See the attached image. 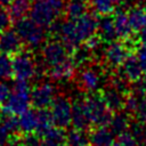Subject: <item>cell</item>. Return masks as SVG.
Here are the masks:
<instances>
[{"label":"cell","mask_w":146,"mask_h":146,"mask_svg":"<svg viewBox=\"0 0 146 146\" xmlns=\"http://www.w3.org/2000/svg\"><path fill=\"white\" fill-rule=\"evenodd\" d=\"M40 143L41 141L38 137V133H26L22 140V146H39Z\"/></svg>","instance_id":"obj_36"},{"label":"cell","mask_w":146,"mask_h":146,"mask_svg":"<svg viewBox=\"0 0 146 146\" xmlns=\"http://www.w3.org/2000/svg\"><path fill=\"white\" fill-rule=\"evenodd\" d=\"M115 0H91L94 11L100 16H108L115 10Z\"/></svg>","instance_id":"obj_28"},{"label":"cell","mask_w":146,"mask_h":146,"mask_svg":"<svg viewBox=\"0 0 146 146\" xmlns=\"http://www.w3.org/2000/svg\"><path fill=\"white\" fill-rule=\"evenodd\" d=\"M30 105H31L30 90L13 89L8 98L5 100V106L2 108V112L7 115L18 116L27 108H30Z\"/></svg>","instance_id":"obj_7"},{"label":"cell","mask_w":146,"mask_h":146,"mask_svg":"<svg viewBox=\"0 0 146 146\" xmlns=\"http://www.w3.org/2000/svg\"><path fill=\"white\" fill-rule=\"evenodd\" d=\"M83 103L91 124L96 127L108 125V122L112 117V112L107 108L100 95L92 92L83 98Z\"/></svg>","instance_id":"obj_4"},{"label":"cell","mask_w":146,"mask_h":146,"mask_svg":"<svg viewBox=\"0 0 146 146\" xmlns=\"http://www.w3.org/2000/svg\"><path fill=\"white\" fill-rule=\"evenodd\" d=\"M89 146H112L115 141V135L107 125L96 127L88 136Z\"/></svg>","instance_id":"obj_15"},{"label":"cell","mask_w":146,"mask_h":146,"mask_svg":"<svg viewBox=\"0 0 146 146\" xmlns=\"http://www.w3.org/2000/svg\"><path fill=\"white\" fill-rule=\"evenodd\" d=\"M141 84L144 86V88L146 89V71H144V73H143V75H141Z\"/></svg>","instance_id":"obj_42"},{"label":"cell","mask_w":146,"mask_h":146,"mask_svg":"<svg viewBox=\"0 0 146 146\" xmlns=\"http://www.w3.org/2000/svg\"><path fill=\"white\" fill-rule=\"evenodd\" d=\"M112 146H121V145H120L119 143H116V141H114V144H113Z\"/></svg>","instance_id":"obj_47"},{"label":"cell","mask_w":146,"mask_h":146,"mask_svg":"<svg viewBox=\"0 0 146 146\" xmlns=\"http://www.w3.org/2000/svg\"><path fill=\"white\" fill-rule=\"evenodd\" d=\"M115 141L119 143L121 146H137L138 145V143L136 141V139L133 138V136L131 135L129 130L117 135V139Z\"/></svg>","instance_id":"obj_33"},{"label":"cell","mask_w":146,"mask_h":146,"mask_svg":"<svg viewBox=\"0 0 146 146\" xmlns=\"http://www.w3.org/2000/svg\"><path fill=\"white\" fill-rule=\"evenodd\" d=\"M10 2H11V0H0V5L1 6H5V7L8 6Z\"/></svg>","instance_id":"obj_43"},{"label":"cell","mask_w":146,"mask_h":146,"mask_svg":"<svg viewBox=\"0 0 146 146\" xmlns=\"http://www.w3.org/2000/svg\"><path fill=\"white\" fill-rule=\"evenodd\" d=\"M18 129L23 133H34L36 130V111L27 108L17 117Z\"/></svg>","instance_id":"obj_19"},{"label":"cell","mask_w":146,"mask_h":146,"mask_svg":"<svg viewBox=\"0 0 146 146\" xmlns=\"http://www.w3.org/2000/svg\"><path fill=\"white\" fill-rule=\"evenodd\" d=\"M130 121L127 113H122L121 111L116 112L115 114H112V117L108 122V128L112 130L114 135H120L129 129Z\"/></svg>","instance_id":"obj_21"},{"label":"cell","mask_w":146,"mask_h":146,"mask_svg":"<svg viewBox=\"0 0 146 146\" xmlns=\"http://www.w3.org/2000/svg\"><path fill=\"white\" fill-rule=\"evenodd\" d=\"M14 30L19 35L23 43L32 49L39 48L46 40V32L42 26L38 25L31 18H19L15 22Z\"/></svg>","instance_id":"obj_3"},{"label":"cell","mask_w":146,"mask_h":146,"mask_svg":"<svg viewBox=\"0 0 146 146\" xmlns=\"http://www.w3.org/2000/svg\"><path fill=\"white\" fill-rule=\"evenodd\" d=\"M64 146H89V139L86 131L72 129L65 133Z\"/></svg>","instance_id":"obj_25"},{"label":"cell","mask_w":146,"mask_h":146,"mask_svg":"<svg viewBox=\"0 0 146 146\" xmlns=\"http://www.w3.org/2000/svg\"><path fill=\"white\" fill-rule=\"evenodd\" d=\"M10 87L5 82V80H0V104L5 103L10 94Z\"/></svg>","instance_id":"obj_38"},{"label":"cell","mask_w":146,"mask_h":146,"mask_svg":"<svg viewBox=\"0 0 146 146\" xmlns=\"http://www.w3.org/2000/svg\"><path fill=\"white\" fill-rule=\"evenodd\" d=\"M23 42L15 30L9 27L0 32V51L7 55H15L21 51Z\"/></svg>","instance_id":"obj_11"},{"label":"cell","mask_w":146,"mask_h":146,"mask_svg":"<svg viewBox=\"0 0 146 146\" xmlns=\"http://www.w3.org/2000/svg\"><path fill=\"white\" fill-rule=\"evenodd\" d=\"M122 78H124L130 83H138L144 73L136 55L128 54L123 63L121 64Z\"/></svg>","instance_id":"obj_12"},{"label":"cell","mask_w":146,"mask_h":146,"mask_svg":"<svg viewBox=\"0 0 146 146\" xmlns=\"http://www.w3.org/2000/svg\"><path fill=\"white\" fill-rule=\"evenodd\" d=\"M74 72H75V65L72 58H68L67 60L60 64L49 67L48 75L54 81H64V80H70L74 75Z\"/></svg>","instance_id":"obj_18"},{"label":"cell","mask_w":146,"mask_h":146,"mask_svg":"<svg viewBox=\"0 0 146 146\" xmlns=\"http://www.w3.org/2000/svg\"><path fill=\"white\" fill-rule=\"evenodd\" d=\"M30 1H34V2H35V1H38V0H30Z\"/></svg>","instance_id":"obj_49"},{"label":"cell","mask_w":146,"mask_h":146,"mask_svg":"<svg viewBox=\"0 0 146 146\" xmlns=\"http://www.w3.org/2000/svg\"><path fill=\"white\" fill-rule=\"evenodd\" d=\"M98 29V19L95 15L84 13L75 19H67L58 25V34L62 42L71 51L95 35Z\"/></svg>","instance_id":"obj_1"},{"label":"cell","mask_w":146,"mask_h":146,"mask_svg":"<svg viewBox=\"0 0 146 146\" xmlns=\"http://www.w3.org/2000/svg\"><path fill=\"white\" fill-rule=\"evenodd\" d=\"M100 96H102L105 105L107 106V108L111 112H119L123 108L125 97L123 95V91L116 89L115 87L110 86V87L105 88Z\"/></svg>","instance_id":"obj_14"},{"label":"cell","mask_w":146,"mask_h":146,"mask_svg":"<svg viewBox=\"0 0 146 146\" xmlns=\"http://www.w3.org/2000/svg\"><path fill=\"white\" fill-rule=\"evenodd\" d=\"M128 130L131 132V135L133 136V138L136 139L138 144L146 141V124L139 121L136 123H130Z\"/></svg>","instance_id":"obj_30"},{"label":"cell","mask_w":146,"mask_h":146,"mask_svg":"<svg viewBox=\"0 0 146 146\" xmlns=\"http://www.w3.org/2000/svg\"><path fill=\"white\" fill-rule=\"evenodd\" d=\"M68 49L66 46L58 40H52L47 42L42 48V58L48 67L60 64L70 58Z\"/></svg>","instance_id":"obj_8"},{"label":"cell","mask_w":146,"mask_h":146,"mask_svg":"<svg viewBox=\"0 0 146 146\" xmlns=\"http://www.w3.org/2000/svg\"><path fill=\"white\" fill-rule=\"evenodd\" d=\"M128 0H115V2L116 3H125Z\"/></svg>","instance_id":"obj_44"},{"label":"cell","mask_w":146,"mask_h":146,"mask_svg":"<svg viewBox=\"0 0 146 146\" xmlns=\"http://www.w3.org/2000/svg\"><path fill=\"white\" fill-rule=\"evenodd\" d=\"M2 146H21L19 144H18V141H16V140H8L5 145H2Z\"/></svg>","instance_id":"obj_41"},{"label":"cell","mask_w":146,"mask_h":146,"mask_svg":"<svg viewBox=\"0 0 146 146\" xmlns=\"http://www.w3.org/2000/svg\"><path fill=\"white\" fill-rule=\"evenodd\" d=\"M90 55H91V51L86 46L80 47V48L76 47L74 49V52H73V56H72V60H73L75 66L76 65H82V64L88 62Z\"/></svg>","instance_id":"obj_31"},{"label":"cell","mask_w":146,"mask_h":146,"mask_svg":"<svg viewBox=\"0 0 146 146\" xmlns=\"http://www.w3.org/2000/svg\"><path fill=\"white\" fill-rule=\"evenodd\" d=\"M133 115L137 117V120L139 122L146 124V94H144L139 97V100H138V104H137Z\"/></svg>","instance_id":"obj_32"},{"label":"cell","mask_w":146,"mask_h":146,"mask_svg":"<svg viewBox=\"0 0 146 146\" xmlns=\"http://www.w3.org/2000/svg\"><path fill=\"white\" fill-rule=\"evenodd\" d=\"M21 146H22V145H21Z\"/></svg>","instance_id":"obj_51"},{"label":"cell","mask_w":146,"mask_h":146,"mask_svg":"<svg viewBox=\"0 0 146 146\" xmlns=\"http://www.w3.org/2000/svg\"><path fill=\"white\" fill-rule=\"evenodd\" d=\"M83 1H89V0H83Z\"/></svg>","instance_id":"obj_50"},{"label":"cell","mask_w":146,"mask_h":146,"mask_svg":"<svg viewBox=\"0 0 146 146\" xmlns=\"http://www.w3.org/2000/svg\"><path fill=\"white\" fill-rule=\"evenodd\" d=\"M43 141L50 146H64L65 144V131L63 128L52 125L43 135Z\"/></svg>","instance_id":"obj_24"},{"label":"cell","mask_w":146,"mask_h":146,"mask_svg":"<svg viewBox=\"0 0 146 146\" xmlns=\"http://www.w3.org/2000/svg\"><path fill=\"white\" fill-rule=\"evenodd\" d=\"M112 19H113L116 38L121 40H128L132 34V30L128 19V13H125L124 10H116Z\"/></svg>","instance_id":"obj_17"},{"label":"cell","mask_w":146,"mask_h":146,"mask_svg":"<svg viewBox=\"0 0 146 146\" xmlns=\"http://www.w3.org/2000/svg\"><path fill=\"white\" fill-rule=\"evenodd\" d=\"M11 23V17L8 13V10L5 8V6L0 5V32L8 29Z\"/></svg>","instance_id":"obj_35"},{"label":"cell","mask_w":146,"mask_h":146,"mask_svg":"<svg viewBox=\"0 0 146 146\" xmlns=\"http://www.w3.org/2000/svg\"><path fill=\"white\" fill-rule=\"evenodd\" d=\"M136 57H137L143 71H146V46H140L137 49Z\"/></svg>","instance_id":"obj_37"},{"label":"cell","mask_w":146,"mask_h":146,"mask_svg":"<svg viewBox=\"0 0 146 146\" xmlns=\"http://www.w3.org/2000/svg\"><path fill=\"white\" fill-rule=\"evenodd\" d=\"M137 146H146V141H144V143H141V144H138Z\"/></svg>","instance_id":"obj_46"},{"label":"cell","mask_w":146,"mask_h":146,"mask_svg":"<svg viewBox=\"0 0 146 146\" xmlns=\"http://www.w3.org/2000/svg\"><path fill=\"white\" fill-rule=\"evenodd\" d=\"M97 31L99 32V38L104 41L111 42L115 40L116 33L113 24V19L108 16H103L102 19H98V29Z\"/></svg>","instance_id":"obj_22"},{"label":"cell","mask_w":146,"mask_h":146,"mask_svg":"<svg viewBox=\"0 0 146 146\" xmlns=\"http://www.w3.org/2000/svg\"><path fill=\"white\" fill-rule=\"evenodd\" d=\"M71 124L74 129L82 130V131H87L89 129V127L91 125L83 99H78L72 104Z\"/></svg>","instance_id":"obj_13"},{"label":"cell","mask_w":146,"mask_h":146,"mask_svg":"<svg viewBox=\"0 0 146 146\" xmlns=\"http://www.w3.org/2000/svg\"><path fill=\"white\" fill-rule=\"evenodd\" d=\"M1 123L9 130V132H10L11 135L15 133V132H17V131H19L17 117H16L15 115H8L7 117H5V119L1 121Z\"/></svg>","instance_id":"obj_34"},{"label":"cell","mask_w":146,"mask_h":146,"mask_svg":"<svg viewBox=\"0 0 146 146\" xmlns=\"http://www.w3.org/2000/svg\"><path fill=\"white\" fill-rule=\"evenodd\" d=\"M139 40H140L141 46H146V27H145V29H143V30L140 31Z\"/></svg>","instance_id":"obj_40"},{"label":"cell","mask_w":146,"mask_h":146,"mask_svg":"<svg viewBox=\"0 0 146 146\" xmlns=\"http://www.w3.org/2000/svg\"><path fill=\"white\" fill-rule=\"evenodd\" d=\"M10 132H9V130L0 122V146H2V145H5L9 139H10Z\"/></svg>","instance_id":"obj_39"},{"label":"cell","mask_w":146,"mask_h":146,"mask_svg":"<svg viewBox=\"0 0 146 146\" xmlns=\"http://www.w3.org/2000/svg\"><path fill=\"white\" fill-rule=\"evenodd\" d=\"M39 146H50V145H48L47 143H44V141H43V143H40V144H39Z\"/></svg>","instance_id":"obj_45"},{"label":"cell","mask_w":146,"mask_h":146,"mask_svg":"<svg viewBox=\"0 0 146 146\" xmlns=\"http://www.w3.org/2000/svg\"><path fill=\"white\" fill-rule=\"evenodd\" d=\"M80 83L84 90L95 92L102 86V75L97 70L86 67L80 72Z\"/></svg>","instance_id":"obj_16"},{"label":"cell","mask_w":146,"mask_h":146,"mask_svg":"<svg viewBox=\"0 0 146 146\" xmlns=\"http://www.w3.org/2000/svg\"><path fill=\"white\" fill-rule=\"evenodd\" d=\"M13 76L10 55L0 51V80H8Z\"/></svg>","instance_id":"obj_29"},{"label":"cell","mask_w":146,"mask_h":146,"mask_svg":"<svg viewBox=\"0 0 146 146\" xmlns=\"http://www.w3.org/2000/svg\"><path fill=\"white\" fill-rule=\"evenodd\" d=\"M57 96L56 87L50 82H41L30 92L31 103L35 108H47Z\"/></svg>","instance_id":"obj_9"},{"label":"cell","mask_w":146,"mask_h":146,"mask_svg":"<svg viewBox=\"0 0 146 146\" xmlns=\"http://www.w3.org/2000/svg\"><path fill=\"white\" fill-rule=\"evenodd\" d=\"M50 115L54 122V125L59 128H67L71 125L72 117V103L65 96H56L54 102L51 103Z\"/></svg>","instance_id":"obj_6"},{"label":"cell","mask_w":146,"mask_h":146,"mask_svg":"<svg viewBox=\"0 0 146 146\" xmlns=\"http://www.w3.org/2000/svg\"><path fill=\"white\" fill-rule=\"evenodd\" d=\"M64 0H38L31 6L30 18L43 29L49 27L58 21L64 13Z\"/></svg>","instance_id":"obj_2"},{"label":"cell","mask_w":146,"mask_h":146,"mask_svg":"<svg viewBox=\"0 0 146 146\" xmlns=\"http://www.w3.org/2000/svg\"><path fill=\"white\" fill-rule=\"evenodd\" d=\"M64 13L67 19H75L87 13V5L83 0H70L65 3Z\"/></svg>","instance_id":"obj_26"},{"label":"cell","mask_w":146,"mask_h":146,"mask_svg":"<svg viewBox=\"0 0 146 146\" xmlns=\"http://www.w3.org/2000/svg\"><path fill=\"white\" fill-rule=\"evenodd\" d=\"M1 112H2V108H1V106H0V113H1Z\"/></svg>","instance_id":"obj_48"},{"label":"cell","mask_w":146,"mask_h":146,"mask_svg":"<svg viewBox=\"0 0 146 146\" xmlns=\"http://www.w3.org/2000/svg\"><path fill=\"white\" fill-rule=\"evenodd\" d=\"M128 19L132 32H140L146 27V8L135 7L128 13Z\"/></svg>","instance_id":"obj_20"},{"label":"cell","mask_w":146,"mask_h":146,"mask_svg":"<svg viewBox=\"0 0 146 146\" xmlns=\"http://www.w3.org/2000/svg\"><path fill=\"white\" fill-rule=\"evenodd\" d=\"M13 76L15 80L30 81L36 74V64L33 56L27 51H18L11 58Z\"/></svg>","instance_id":"obj_5"},{"label":"cell","mask_w":146,"mask_h":146,"mask_svg":"<svg viewBox=\"0 0 146 146\" xmlns=\"http://www.w3.org/2000/svg\"><path fill=\"white\" fill-rule=\"evenodd\" d=\"M8 6H9L8 13L11 19L17 21L19 18L26 17V15L30 13L31 1L30 0H11V2Z\"/></svg>","instance_id":"obj_23"},{"label":"cell","mask_w":146,"mask_h":146,"mask_svg":"<svg viewBox=\"0 0 146 146\" xmlns=\"http://www.w3.org/2000/svg\"><path fill=\"white\" fill-rule=\"evenodd\" d=\"M128 48L122 43L117 41H111L108 46L105 48L103 56L107 65L112 68L120 67L125 57L128 56Z\"/></svg>","instance_id":"obj_10"},{"label":"cell","mask_w":146,"mask_h":146,"mask_svg":"<svg viewBox=\"0 0 146 146\" xmlns=\"http://www.w3.org/2000/svg\"><path fill=\"white\" fill-rule=\"evenodd\" d=\"M54 125L50 112L46 108H38L36 111V130L35 133L42 136L46 131H48Z\"/></svg>","instance_id":"obj_27"}]
</instances>
